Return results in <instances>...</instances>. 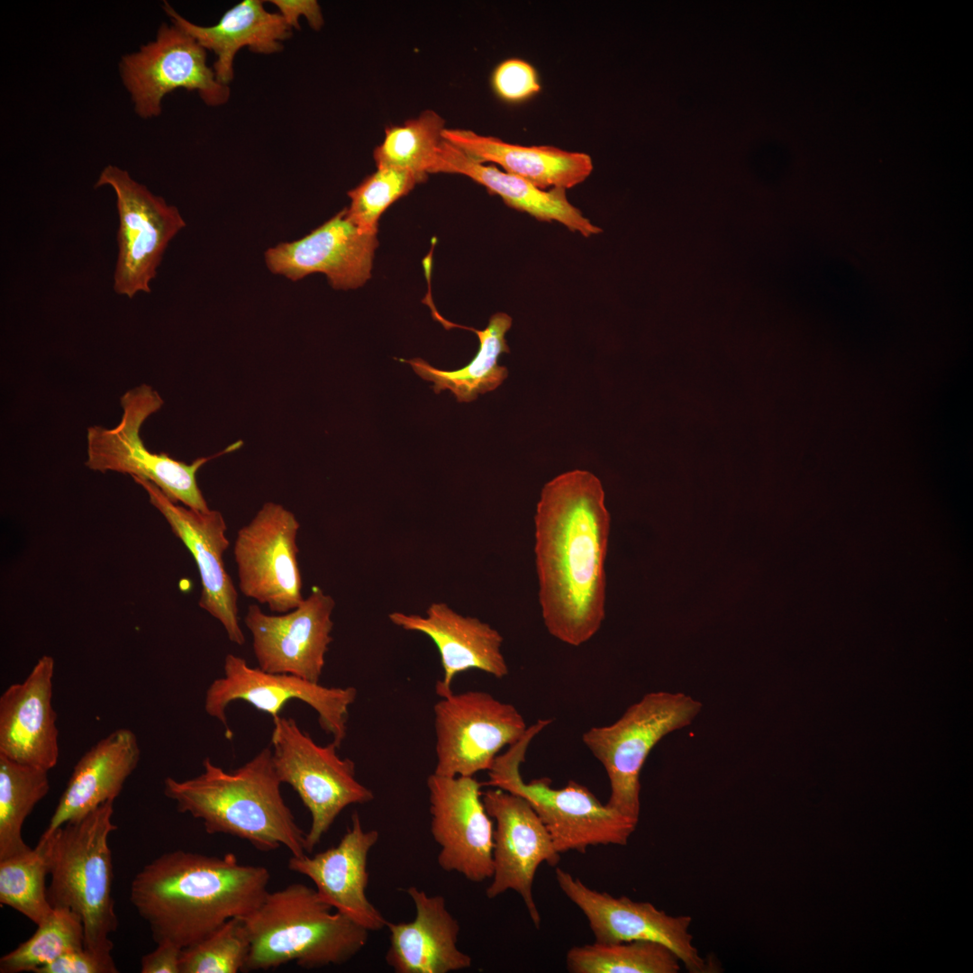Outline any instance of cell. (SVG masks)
<instances>
[{
	"instance_id": "cell-38",
	"label": "cell",
	"mask_w": 973,
	"mask_h": 973,
	"mask_svg": "<svg viewBox=\"0 0 973 973\" xmlns=\"http://www.w3.org/2000/svg\"><path fill=\"white\" fill-rule=\"evenodd\" d=\"M113 956H103L85 947L68 951L34 973H117Z\"/></svg>"
},
{
	"instance_id": "cell-35",
	"label": "cell",
	"mask_w": 973,
	"mask_h": 973,
	"mask_svg": "<svg viewBox=\"0 0 973 973\" xmlns=\"http://www.w3.org/2000/svg\"><path fill=\"white\" fill-rule=\"evenodd\" d=\"M250 947L242 917L232 918L202 941L182 950L180 973L244 971Z\"/></svg>"
},
{
	"instance_id": "cell-20",
	"label": "cell",
	"mask_w": 973,
	"mask_h": 973,
	"mask_svg": "<svg viewBox=\"0 0 973 973\" xmlns=\"http://www.w3.org/2000/svg\"><path fill=\"white\" fill-rule=\"evenodd\" d=\"M377 233L352 223L346 208L300 240L281 242L265 252L270 272L296 281L323 273L335 289L362 286L370 277Z\"/></svg>"
},
{
	"instance_id": "cell-24",
	"label": "cell",
	"mask_w": 973,
	"mask_h": 973,
	"mask_svg": "<svg viewBox=\"0 0 973 973\" xmlns=\"http://www.w3.org/2000/svg\"><path fill=\"white\" fill-rule=\"evenodd\" d=\"M415 916L408 923H390L385 959L396 973H449L471 967L469 955L457 946L460 926L441 895L429 896L410 887Z\"/></svg>"
},
{
	"instance_id": "cell-23",
	"label": "cell",
	"mask_w": 973,
	"mask_h": 973,
	"mask_svg": "<svg viewBox=\"0 0 973 973\" xmlns=\"http://www.w3.org/2000/svg\"><path fill=\"white\" fill-rule=\"evenodd\" d=\"M388 617L404 630L427 635L436 645L443 669L435 687L441 697L452 692L454 677L466 670L479 669L497 678L509 672L499 632L476 617L458 614L444 603H432L425 616L394 612Z\"/></svg>"
},
{
	"instance_id": "cell-33",
	"label": "cell",
	"mask_w": 973,
	"mask_h": 973,
	"mask_svg": "<svg viewBox=\"0 0 973 973\" xmlns=\"http://www.w3.org/2000/svg\"><path fill=\"white\" fill-rule=\"evenodd\" d=\"M33 935L0 959L1 973L35 972L63 954L85 947L80 916L66 907H53L51 914Z\"/></svg>"
},
{
	"instance_id": "cell-16",
	"label": "cell",
	"mask_w": 973,
	"mask_h": 973,
	"mask_svg": "<svg viewBox=\"0 0 973 973\" xmlns=\"http://www.w3.org/2000/svg\"><path fill=\"white\" fill-rule=\"evenodd\" d=\"M334 606L333 598L317 587L284 614H268L258 605H249L244 623L252 635L259 668L319 683L332 641Z\"/></svg>"
},
{
	"instance_id": "cell-21",
	"label": "cell",
	"mask_w": 973,
	"mask_h": 973,
	"mask_svg": "<svg viewBox=\"0 0 973 973\" xmlns=\"http://www.w3.org/2000/svg\"><path fill=\"white\" fill-rule=\"evenodd\" d=\"M379 833L365 831L357 812L339 843L314 856L288 859L289 870L310 878L319 898L368 932L386 927L387 921L368 900V857Z\"/></svg>"
},
{
	"instance_id": "cell-28",
	"label": "cell",
	"mask_w": 973,
	"mask_h": 973,
	"mask_svg": "<svg viewBox=\"0 0 973 973\" xmlns=\"http://www.w3.org/2000/svg\"><path fill=\"white\" fill-rule=\"evenodd\" d=\"M436 173L464 175L483 186L504 203L541 222H557L569 231L590 237L601 232L582 212L567 198L566 190H541L526 180L500 170L494 165H485L443 140L439 150Z\"/></svg>"
},
{
	"instance_id": "cell-5",
	"label": "cell",
	"mask_w": 973,
	"mask_h": 973,
	"mask_svg": "<svg viewBox=\"0 0 973 973\" xmlns=\"http://www.w3.org/2000/svg\"><path fill=\"white\" fill-rule=\"evenodd\" d=\"M114 802L41 835L38 841L48 860L50 904L77 913L84 926L85 948L103 956H112L109 935L118 927L108 844L109 835L117 829L113 822Z\"/></svg>"
},
{
	"instance_id": "cell-32",
	"label": "cell",
	"mask_w": 973,
	"mask_h": 973,
	"mask_svg": "<svg viewBox=\"0 0 973 973\" xmlns=\"http://www.w3.org/2000/svg\"><path fill=\"white\" fill-rule=\"evenodd\" d=\"M566 962L572 973H677L681 966L672 950L651 941L576 946Z\"/></svg>"
},
{
	"instance_id": "cell-10",
	"label": "cell",
	"mask_w": 973,
	"mask_h": 973,
	"mask_svg": "<svg viewBox=\"0 0 973 973\" xmlns=\"http://www.w3.org/2000/svg\"><path fill=\"white\" fill-rule=\"evenodd\" d=\"M434 772L474 777L489 770L500 750L517 742L528 726L516 707L483 691L453 692L433 707Z\"/></svg>"
},
{
	"instance_id": "cell-13",
	"label": "cell",
	"mask_w": 973,
	"mask_h": 973,
	"mask_svg": "<svg viewBox=\"0 0 973 973\" xmlns=\"http://www.w3.org/2000/svg\"><path fill=\"white\" fill-rule=\"evenodd\" d=\"M223 672L208 687L204 707L225 727L226 738L232 737L226 716L232 702H246L273 720L295 699L316 711L322 730L339 748L346 738L349 707L357 696L355 687H329L295 675L269 673L250 667L243 658L231 653L224 659Z\"/></svg>"
},
{
	"instance_id": "cell-18",
	"label": "cell",
	"mask_w": 973,
	"mask_h": 973,
	"mask_svg": "<svg viewBox=\"0 0 973 973\" xmlns=\"http://www.w3.org/2000/svg\"><path fill=\"white\" fill-rule=\"evenodd\" d=\"M489 816L496 821L493 847V880L486 890L493 899L507 890L521 896L536 928L541 916L532 886L538 867L546 862L556 867L560 853L527 800L505 790L492 787L482 793Z\"/></svg>"
},
{
	"instance_id": "cell-22",
	"label": "cell",
	"mask_w": 973,
	"mask_h": 973,
	"mask_svg": "<svg viewBox=\"0 0 973 973\" xmlns=\"http://www.w3.org/2000/svg\"><path fill=\"white\" fill-rule=\"evenodd\" d=\"M55 662L44 655L20 683L0 696V755L46 770L59 760L57 714L52 705Z\"/></svg>"
},
{
	"instance_id": "cell-34",
	"label": "cell",
	"mask_w": 973,
	"mask_h": 973,
	"mask_svg": "<svg viewBox=\"0 0 973 973\" xmlns=\"http://www.w3.org/2000/svg\"><path fill=\"white\" fill-rule=\"evenodd\" d=\"M49 866L43 845L0 860V903L18 911L35 924L52 913L46 887Z\"/></svg>"
},
{
	"instance_id": "cell-19",
	"label": "cell",
	"mask_w": 973,
	"mask_h": 973,
	"mask_svg": "<svg viewBox=\"0 0 973 973\" xmlns=\"http://www.w3.org/2000/svg\"><path fill=\"white\" fill-rule=\"evenodd\" d=\"M163 515L174 534L184 543L197 566L202 591L199 606L218 620L229 640L243 645L245 637L238 616V593L225 569L223 553L229 547L227 525L221 512L199 511L169 499L154 483L133 477Z\"/></svg>"
},
{
	"instance_id": "cell-37",
	"label": "cell",
	"mask_w": 973,
	"mask_h": 973,
	"mask_svg": "<svg viewBox=\"0 0 973 973\" xmlns=\"http://www.w3.org/2000/svg\"><path fill=\"white\" fill-rule=\"evenodd\" d=\"M491 87L505 103H524L541 90L539 74L528 61L511 58L501 61L491 74Z\"/></svg>"
},
{
	"instance_id": "cell-12",
	"label": "cell",
	"mask_w": 973,
	"mask_h": 973,
	"mask_svg": "<svg viewBox=\"0 0 973 973\" xmlns=\"http://www.w3.org/2000/svg\"><path fill=\"white\" fill-rule=\"evenodd\" d=\"M119 72L135 113L143 119L159 115L164 97L178 88L196 92L212 107L225 105L231 96L230 86L220 83L208 65L207 50L173 23H162L153 41L123 55Z\"/></svg>"
},
{
	"instance_id": "cell-30",
	"label": "cell",
	"mask_w": 973,
	"mask_h": 973,
	"mask_svg": "<svg viewBox=\"0 0 973 973\" xmlns=\"http://www.w3.org/2000/svg\"><path fill=\"white\" fill-rule=\"evenodd\" d=\"M48 772L0 755V860L32 849L22 828L50 790Z\"/></svg>"
},
{
	"instance_id": "cell-36",
	"label": "cell",
	"mask_w": 973,
	"mask_h": 973,
	"mask_svg": "<svg viewBox=\"0 0 973 973\" xmlns=\"http://www.w3.org/2000/svg\"><path fill=\"white\" fill-rule=\"evenodd\" d=\"M424 180L410 171L377 168L359 185L348 192L347 215L360 230L377 233L382 214L396 201Z\"/></svg>"
},
{
	"instance_id": "cell-39",
	"label": "cell",
	"mask_w": 973,
	"mask_h": 973,
	"mask_svg": "<svg viewBox=\"0 0 973 973\" xmlns=\"http://www.w3.org/2000/svg\"><path fill=\"white\" fill-rule=\"evenodd\" d=\"M269 3L293 31L300 29L302 16L314 31L321 30L324 24L322 8L315 0H271Z\"/></svg>"
},
{
	"instance_id": "cell-4",
	"label": "cell",
	"mask_w": 973,
	"mask_h": 973,
	"mask_svg": "<svg viewBox=\"0 0 973 973\" xmlns=\"http://www.w3.org/2000/svg\"><path fill=\"white\" fill-rule=\"evenodd\" d=\"M332 910L315 888L302 883L268 891L242 918L250 943L244 971L293 961L305 969L350 961L366 946L369 932Z\"/></svg>"
},
{
	"instance_id": "cell-8",
	"label": "cell",
	"mask_w": 973,
	"mask_h": 973,
	"mask_svg": "<svg viewBox=\"0 0 973 973\" xmlns=\"http://www.w3.org/2000/svg\"><path fill=\"white\" fill-rule=\"evenodd\" d=\"M120 423L108 429L92 425L86 432V466L94 471L128 474L154 483L169 499L199 511L210 509L197 485L196 472L208 460L237 449L229 446L217 455L199 458L191 464L166 453L150 452L140 431L143 423L160 410L164 401L147 384L129 389L120 398Z\"/></svg>"
},
{
	"instance_id": "cell-7",
	"label": "cell",
	"mask_w": 973,
	"mask_h": 973,
	"mask_svg": "<svg viewBox=\"0 0 973 973\" xmlns=\"http://www.w3.org/2000/svg\"><path fill=\"white\" fill-rule=\"evenodd\" d=\"M701 710V702L687 694L651 692L614 723L584 732V744L609 779L607 806L638 823L640 775L649 754L665 736L691 724Z\"/></svg>"
},
{
	"instance_id": "cell-40",
	"label": "cell",
	"mask_w": 973,
	"mask_h": 973,
	"mask_svg": "<svg viewBox=\"0 0 973 973\" xmlns=\"http://www.w3.org/2000/svg\"><path fill=\"white\" fill-rule=\"evenodd\" d=\"M182 950L174 943L163 941L141 959V973H180Z\"/></svg>"
},
{
	"instance_id": "cell-11",
	"label": "cell",
	"mask_w": 973,
	"mask_h": 973,
	"mask_svg": "<svg viewBox=\"0 0 973 973\" xmlns=\"http://www.w3.org/2000/svg\"><path fill=\"white\" fill-rule=\"evenodd\" d=\"M104 186L114 191L119 216L114 290L130 299L150 293L164 252L186 222L175 205L117 166L107 165L101 171L95 186Z\"/></svg>"
},
{
	"instance_id": "cell-15",
	"label": "cell",
	"mask_w": 973,
	"mask_h": 973,
	"mask_svg": "<svg viewBox=\"0 0 973 973\" xmlns=\"http://www.w3.org/2000/svg\"><path fill=\"white\" fill-rule=\"evenodd\" d=\"M474 777L427 778L431 833L441 850L437 862L447 872L461 874L479 883L493 877V820Z\"/></svg>"
},
{
	"instance_id": "cell-3",
	"label": "cell",
	"mask_w": 973,
	"mask_h": 973,
	"mask_svg": "<svg viewBox=\"0 0 973 973\" xmlns=\"http://www.w3.org/2000/svg\"><path fill=\"white\" fill-rule=\"evenodd\" d=\"M203 768L193 778L164 779V795L179 813L201 820L209 834L237 837L263 852L285 847L293 856L306 854V832L282 796L271 749H262L232 771L210 758H205Z\"/></svg>"
},
{
	"instance_id": "cell-6",
	"label": "cell",
	"mask_w": 973,
	"mask_h": 973,
	"mask_svg": "<svg viewBox=\"0 0 973 973\" xmlns=\"http://www.w3.org/2000/svg\"><path fill=\"white\" fill-rule=\"evenodd\" d=\"M550 723V719H540L528 726L522 739L497 755L483 785L527 800L560 854L586 853L589 846L626 845L637 823L602 804L587 787L569 780L564 787L553 788L548 777L523 780L520 768L528 747Z\"/></svg>"
},
{
	"instance_id": "cell-14",
	"label": "cell",
	"mask_w": 973,
	"mask_h": 973,
	"mask_svg": "<svg viewBox=\"0 0 973 973\" xmlns=\"http://www.w3.org/2000/svg\"><path fill=\"white\" fill-rule=\"evenodd\" d=\"M299 528L291 511L268 502L237 532L233 556L240 591L273 613L289 612L304 600L297 560Z\"/></svg>"
},
{
	"instance_id": "cell-29",
	"label": "cell",
	"mask_w": 973,
	"mask_h": 973,
	"mask_svg": "<svg viewBox=\"0 0 973 973\" xmlns=\"http://www.w3.org/2000/svg\"><path fill=\"white\" fill-rule=\"evenodd\" d=\"M513 320L505 313L493 314L484 330L458 325L474 332L479 340L476 356L463 368L456 370H441L431 366L420 358L403 359L410 364L414 372L422 378L434 383L433 391L438 394L449 389L458 402L469 403L478 394H485L497 388L508 376L505 367L498 365L499 356L509 353L510 350L505 334L512 326Z\"/></svg>"
},
{
	"instance_id": "cell-9",
	"label": "cell",
	"mask_w": 973,
	"mask_h": 973,
	"mask_svg": "<svg viewBox=\"0 0 973 973\" xmlns=\"http://www.w3.org/2000/svg\"><path fill=\"white\" fill-rule=\"evenodd\" d=\"M272 721L271 752L277 775L296 792L311 814L305 835V850L310 854L346 807L369 803L374 794L358 781L355 763L341 758L333 741L317 744L293 718L278 716Z\"/></svg>"
},
{
	"instance_id": "cell-17",
	"label": "cell",
	"mask_w": 973,
	"mask_h": 973,
	"mask_svg": "<svg viewBox=\"0 0 973 973\" xmlns=\"http://www.w3.org/2000/svg\"><path fill=\"white\" fill-rule=\"evenodd\" d=\"M555 876L561 891L586 915L596 942H659L672 950L689 972H709L708 965L693 944L690 916H672L649 902L615 897L591 889L559 868H556Z\"/></svg>"
},
{
	"instance_id": "cell-2",
	"label": "cell",
	"mask_w": 973,
	"mask_h": 973,
	"mask_svg": "<svg viewBox=\"0 0 973 973\" xmlns=\"http://www.w3.org/2000/svg\"><path fill=\"white\" fill-rule=\"evenodd\" d=\"M270 873L222 856L177 850L146 864L131 884L130 899L156 943L191 946L232 918L253 912L268 894Z\"/></svg>"
},
{
	"instance_id": "cell-31",
	"label": "cell",
	"mask_w": 973,
	"mask_h": 973,
	"mask_svg": "<svg viewBox=\"0 0 973 973\" xmlns=\"http://www.w3.org/2000/svg\"><path fill=\"white\" fill-rule=\"evenodd\" d=\"M445 128L444 119L432 110L401 125L387 126L373 152L377 168L410 171L425 181L428 174L436 173Z\"/></svg>"
},
{
	"instance_id": "cell-27",
	"label": "cell",
	"mask_w": 973,
	"mask_h": 973,
	"mask_svg": "<svg viewBox=\"0 0 973 973\" xmlns=\"http://www.w3.org/2000/svg\"><path fill=\"white\" fill-rule=\"evenodd\" d=\"M445 141L480 163H495L541 190L568 189L584 182L593 171L588 154L554 146H523L466 129H448Z\"/></svg>"
},
{
	"instance_id": "cell-1",
	"label": "cell",
	"mask_w": 973,
	"mask_h": 973,
	"mask_svg": "<svg viewBox=\"0 0 973 973\" xmlns=\"http://www.w3.org/2000/svg\"><path fill=\"white\" fill-rule=\"evenodd\" d=\"M610 514L600 479L584 469L558 475L541 489L534 515L538 597L549 633L578 647L605 616Z\"/></svg>"
},
{
	"instance_id": "cell-25",
	"label": "cell",
	"mask_w": 973,
	"mask_h": 973,
	"mask_svg": "<svg viewBox=\"0 0 973 973\" xmlns=\"http://www.w3.org/2000/svg\"><path fill=\"white\" fill-rule=\"evenodd\" d=\"M163 10L171 23L191 35L205 50L214 52L213 68L217 80L225 86L234 77V60L241 49L271 55L280 52L284 41L293 35L280 14L268 11L262 0L241 1L208 26L190 22L168 2H164Z\"/></svg>"
},
{
	"instance_id": "cell-26",
	"label": "cell",
	"mask_w": 973,
	"mask_h": 973,
	"mask_svg": "<svg viewBox=\"0 0 973 973\" xmlns=\"http://www.w3.org/2000/svg\"><path fill=\"white\" fill-rule=\"evenodd\" d=\"M140 758L138 739L130 729H117L98 741L75 765L42 835L114 801Z\"/></svg>"
}]
</instances>
